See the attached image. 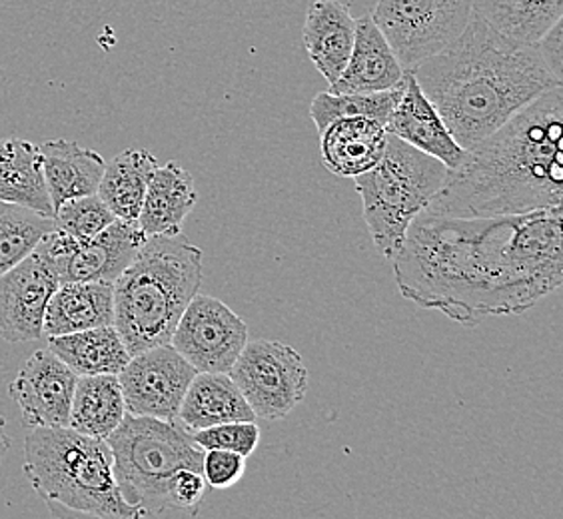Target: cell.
Instances as JSON below:
<instances>
[{"instance_id": "6da1fadb", "label": "cell", "mask_w": 563, "mask_h": 519, "mask_svg": "<svg viewBox=\"0 0 563 519\" xmlns=\"http://www.w3.org/2000/svg\"><path fill=\"white\" fill-rule=\"evenodd\" d=\"M391 264L406 300L457 324L526 314L562 286V206L496 218L422 212Z\"/></svg>"}, {"instance_id": "7a4b0ae2", "label": "cell", "mask_w": 563, "mask_h": 519, "mask_svg": "<svg viewBox=\"0 0 563 519\" xmlns=\"http://www.w3.org/2000/svg\"><path fill=\"white\" fill-rule=\"evenodd\" d=\"M563 90L548 88L484 141L423 210L432 217H518L562 206Z\"/></svg>"}, {"instance_id": "3957f363", "label": "cell", "mask_w": 563, "mask_h": 519, "mask_svg": "<svg viewBox=\"0 0 563 519\" xmlns=\"http://www.w3.org/2000/svg\"><path fill=\"white\" fill-rule=\"evenodd\" d=\"M410 73L464 151L562 85L536 44L508 38L476 14L457 38Z\"/></svg>"}, {"instance_id": "277c9868", "label": "cell", "mask_w": 563, "mask_h": 519, "mask_svg": "<svg viewBox=\"0 0 563 519\" xmlns=\"http://www.w3.org/2000/svg\"><path fill=\"white\" fill-rule=\"evenodd\" d=\"M202 286V250L178 236H148L114 280V328L131 356L170 344Z\"/></svg>"}, {"instance_id": "5b68a950", "label": "cell", "mask_w": 563, "mask_h": 519, "mask_svg": "<svg viewBox=\"0 0 563 519\" xmlns=\"http://www.w3.org/2000/svg\"><path fill=\"white\" fill-rule=\"evenodd\" d=\"M24 474L55 516L142 518L120 494L107 440L73 428H31Z\"/></svg>"}, {"instance_id": "8992f818", "label": "cell", "mask_w": 563, "mask_h": 519, "mask_svg": "<svg viewBox=\"0 0 563 519\" xmlns=\"http://www.w3.org/2000/svg\"><path fill=\"white\" fill-rule=\"evenodd\" d=\"M122 498L146 516H170L168 486L176 472H202V455L192 433L178 420L129 413L107 438Z\"/></svg>"}, {"instance_id": "52a82bcc", "label": "cell", "mask_w": 563, "mask_h": 519, "mask_svg": "<svg viewBox=\"0 0 563 519\" xmlns=\"http://www.w3.org/2000/svg\"><path fill=\"white\" fill-rule=\"evenodd\" d=\"M445 174L438 158L388 134L379 163L354 178L369 236L384 258L398 254L408 228L438 195Z\"/></svg>"}, {"instance_id": "ba28073f", "label": "cell", "mask_w": 563, "mask_h": 519, "mask_svg": "<svg viewBox=\"0 0 563 519\" xmlns=\"http://www.w3.org/2000/svg\"><path fill=\"white\" fill-rule=\"evenodd\" d=\"M472 16V0H378L372 19L406 73L457 38Z\"/></svg>"}, {"instance_id": "9c48e42d", "label": "cell", "mask_w": 563, "mask_h": 519, "mask_svg": "<svg viewBox=\"0 0 563 519\" xmlns=\"http://www.w3.org/2000/svg\"><path fill=\"white\" fill-rule=\"evenodd\" d=\"M256 418L284 420L303 400L310 374L298 350L276 340L246 342L228 372Z\"/></svg>"}, {"instance_id": "30bf717a", "label": "cell", "mask_w": 563, "mask_h": 519, "mask_svg": "<svg viewBox=\"0 0 563 519\" xmlns=\"http://www.w3.org/2000/svg\"><path fill=\"white\" fill-rule=\"evenodd\" d=\"M146 234L136 222L114 220L92 239H73L63 230H51L36 250L55 266L58 280L112 281L131 266Z\"/></svg>"}, {"instance_id": "8fae6325", "label": "cell", "mask_w": 563, "mask_h": 519, "mask_svg": "<svg viewBox=\"0 0 563 519\" xmlns=\"http://www.w3.org/2000/svg\"><path fill=\"white\" fill-rule=\"evenodd\" d=\"M249 342V325L227 303L196 294L174 328L170 346L196 372H230Z\"/></svg>"}, {"instance_id": "7c38bea8", "label": "cell", "mask_w": 563, "mask_h": 519, "mask_svg": "<svg viewBox=\"0 0 563 519\" xmlns=\"http://www.w3.org/2000/svg\"><path fill=\"white\" fill-rule=\"evenodd\" d=\"M196 369L170 344L134 354L119 374L126 411L176 420Z\"/></svg>"}, {"instance_id": "4fadbf2b", "label": "cell", "mask_w": 563, "mask_h": 519, "mask_svg": "<svg viewBox=\"0 0 563 519\" xmlns=\"http://www.w3.org/2000/svg\"><path fill=\"white\" fill-rule=\"evenodd\" d=\"M58 284L55 266L41 250L0 274V338L11 344L43 338L44 312Z\"/></svg>"}, {"instance_id": "5bb4252c", "label": "cell", "mask_w": 563, "mask_h": 519, "mask_svg": "<svg viewBox=\"0 0 563 519\" xmlns=\"http://www.w3.org/2000/svg\"><path fill=\"white\" fill-rule=\"evenodd\" d=\"M76 379L75 372L51 350H36L11 384V398L21 408L24 426H68Z\"/></svg>"}, {"instance_id": "9a60e30c", "label": "cell", "mask_w": 563, "mask_h": 519, "mask_svg": "<svg viewBox=\"0 0 563 519\" xmlns=\"http://www.w3.org/2000/svg\"><path fill=\"white\" fill-rule=\"evenodd\" d=\"M386 132L413 148L426 152L428 156L438 158L448 170L462 163L466 154L454 141L452 132L423 95L422 88L418 87L412 73L404 76V92L386 122Z\"/></svg>"}, {"instance_id": "2e32d148", "label": "cell", "mask_w": 563, "mask_h": 519, "mask_svg": "<svg viewBox=\"0 0 563 519\" xmlns=\"http://www.w3.org/2000/svg\"><path fill=\"white\" fill-rule=\"evenodd\" d=\"M406 70L401 68L398 56L391 44L372 14H364L356 21V36L352 55L347 58L346 68L330 92L336 95H368L384 92L396 88L404 80Z\"/></svg>"}, {"instance_id": "e0dca14e", "label": "cell", "mask_w": 563, "mask_h": 519, "mask_svg": "<svg viewBox=\"0 0 563 519\" xmlns=\"http://www.w3.org/2000/svg\"><path fill=\"white\" fill-rule=\"evenodd\" d=\"M388 142L386 124L368 117L332 120L320 132V151L325 168L342 178L368 173L384 156Z\"/></svg>"}, {"instance_id": "ac0fdd59", "label": "cell", "mask_w": 563, "mask_h": 519, "mask_svg": "<svg viewBox=\"0 0 563 519\" xmlns=\"http://www.w3.org/2000/svg\"><path fill=\"white\" fill-rule=\"evenodd\" d=\"M356 36V19L340 0H316L303 22L306 53L328 85L344 73Z\"/></svg>"}, {"instance_id": "d6986e66", "label": "cell", "mask_w": 563, "mask_h": 519, "mask_svg": "<svg viewBox=\"0 0 563 519\" xmlns=\"http://www.w3.org/2000/svg\"><path fill=\"white\" fill-rule=\"evenodd\" d=\"M198 202L195 178L178 163L156 166L136 224L146 236H178Z\"/></svg>"}, {"instance_id": "ffe728a7", "label": "cell", "mask_w": 563, "mask_h": 519, "mask_svg": "<svg viewBox=\"0 0 563 519\" xmlns=\"http://www.w3.org/2000/svg\"><path fill=\"white\" fill-rule=\"evenodd\" d=\"M100 325H114L112 281H63L44 312L46 335L73 334Z\"/></svg>"}, {"instance_id": "44dd1931", "label": "cell", "mask_w": 563, "mask_h": 519, "mask_svg": "<svg viewBox=\"0 0 563 519\" xmlns=\"http://www.w3.org/2000/svg\"><path fill=\"white\" fill-rule=\"evenodd\" d=\"M176 420L192 433L217 423L254 422L256 413L227 372H196Z\"/></svg>"}, {"instance_id": "7402d4cb", "label": "cell", "mask_w": 563, "mask_h": 519, "mask_svg": "<svg viewBox=\"0 0 563 519\" xmlns=\"http://www.w3.org/2000/svg\"><path fill=\"white\" fill-rule=\"evenodd\" d=\"M38 151L43 158L44 183L55 210L66 200L97 195L107 166L97 151L65 139L44 142Z\"/></svg>"}, {"instance_id": "603a6c76", "label": "cell", "mask_w": 563, "mask_h": 519, "mask_svg": "<svg viewBox=\"0 0 563 519\" xmlns=\"http://www.w3.org/2000/svg\"><path fill=\"white\" fill-rule=\"evenodd\" d=\"M0 200L55 217L38 146L24 139L0 141Z\"/></svg>"}, {"instance_id": "cb8c5ba5", "label": "cell", "mask_w": 563, "mask_h": 519, "mask_svg": "<svg viewBox=\"0 0 563 519\" xmlns=\"http://www.w3.org/2000/svg\"><path fill=\"white\" fill-rule=\"evenodd\" d=\"M48 350L60 357L76 376H119L131 352L114 325H100L73 334L48 335Z\"/></svg>"}, {"instance_id": "d4e9b609", "label": "cell", "mask_w": 563, "mask_h": 519, "mask_svg": "<svg viewBox=\"0 0 563 519\" xmlns=\"http://www.w3.org/2000/svg\"><path fill=\"white\" fill-rule=\"evenodd\" d=\"M156 166L158 161L151 152L126 148L104 166L97 195L119 220L136 222Z\"/></svg>"}, {"instance_id": "484cf974", "label": "cell", "mask_w": 563, "mask_h": 519, "mask_svg": "<svg viewBox=\"0 0 563 519\" xmlns=\"http://www.w3.org/2000/svg\"><path fill=\"white\" fill-rule=\"evenodd\" d=\"M126 416L119 376H78L68 416V428L90 438L107 440Z\"/></svg>"}, {"instance_id": "4316f807", "label": "cell", "mask_w": 563, "mask_h": 519, "mask_svg": "<svg viewBox=\"0 0 563 519\" xmlns=\"http://www.w3.org/2000/svg\"><path fill=\"white\" fill-rule=\"evenodd\" d=\"M472 14L508 38L536 44L562 21L563 0H472Z\"/></svg>"}, {"instance_id": "83f0119b", "label": "cell", "mask_w": 563, "mask_h": 519, "mask_svg": "<svg viewBox=\"0 0 563 519\" xmlns=\"http://www.w3.org/2000/svg\"><path fill=\"white\" fill-rule=\"evenodd\" d=\"M51 230H55V218L0 200V274L33 254Z\"/></svg>"}, {"instance_id": "f1b7e54d", "label": "cell", "mask_w": 563, "mask_h": 519, "mask_svg": "<svg viewBox=\"0 0 563 519\" xmlns=\"http://www.w3.org/2000/svg\"><path fill=\"white\" fill-rule=\"evenodd\" d=\"M406 76V75H404ZM404 92V80L396 88L384 92H368V95H336V92H320L312 100L310 117L314 120L318 132L336 119L346 117H368V119L388 122L391 110L396 109L398 100Z\"/></svg>"}, {"instance_id": "f546056e", "label": "cell", "mask_w": 563, "mask_h": 519, "mask_svg": "<svg viewBox=\"0 0 563 519\" xmlns=\"http://www.w3.org/2000/svg\"><path fill=\"white\" fill-rule=\"evenodd\" d=\"M55 227L73 239H92L110 227L117 217L98 195L66 200L55 210Z\"/></svg>"}, {"instance_id": "4dcf8cb0", "label": "cell", "mask_w": 563, "mask_h": 519, "mask_svg": "<svg viewBox=\"0 0 563 519\" xmlns=\"http://www.w3.org/2000/svg\"><path fill=\"white\" fill-rule=\"evenodd\" d=\"M192 440L200 450H228L250 457L261 444V428L254 422H227L192 432Z\"/></svg>"}, {"instance_id": "1f68e13d", "label": "cell", "mask_w": 563, "mask_h": 519, "mask_svg": "<svg viewBox=\"0 0 563 519\" xmlns=\"http://www.w3.org/2000/svg\"><path fill=\"white\" fill-rule=\"evenodd\" d=\"M208 484L202 472L185 467L174 474L168 486L170 516L196 518L207 498Z\"/></svg>"}, {"instance_id": "d6a6232c", "label": "cell", "mask_w": 563, "mask_h": 519, "mask_svg": "<svg viewBox=\"0 0 563 519\" xmlns=\"http://www.w3.org/2000/svg\"><path fill=\"white\" fill-rule=\"evenodd\" d=\"M246 460L244 455L228 450H207L202 455V476L208 487L212 489H228L236 486L246 474Z\"/></svg>"}, {"instance_id": "836d02e7", "label": "cell", "mask_w": 563, "mask_h": 519, "mask_svg": "<svg viewBox=\"0 0 563 519\" xmlns=\"http://www.w3.org/2000/svg\"><path fill=\"white\" fill-rule=\"evenodd\" d=\"M563 22L558 21L553 24L548 33L543 34L542 38L536 43L543 63L550 68L560 82L563 80V38H562Z\"/></svg>"}, {"instance_id": "e575fe53", "label": "cell", "mask_w": 563, "mask_h": 519, "mask_svg": "<svg viewBox=\"0 0 563 519\" xmlns=\"http://www.w3.org/2000/svg\"><path fill=\"white\" fill-rule=\"evenodd\" d=\"M4 423H7V420H4V416L0 413V460H2L4 452L9 450V435L4 433Z\"/></svg>"}]
</instances>
